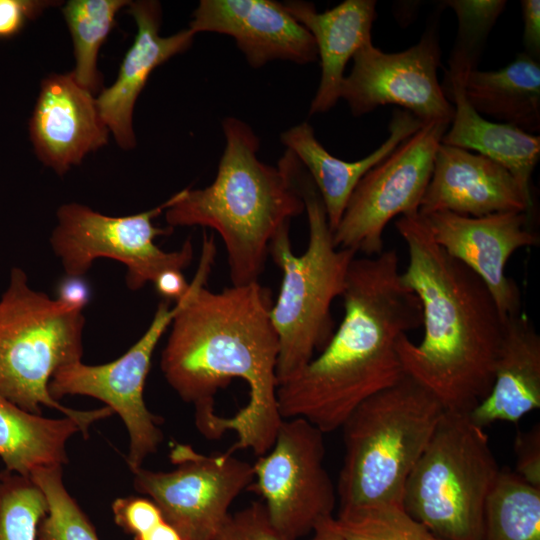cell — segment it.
I'll return each mask as SVG.
<instances>
[{
  "label": "cell",
  "mask_w": 540,
  "mask_h": 540,
  "mask_svg": "<svg viewBox=\"0 0 540 540\" xmlns=\"http://www.w3.org/2000/svg\"><path fill=\"white\" fill-rule=\"evenodd\" d=\"M293 177L304 202L309 238L305 252L295 255L287 223L269 246V255L282 272L279 295L270 310L279 341L278 385L301 370L330 341L335 331L331 306L341 297L349 267L357 256L353 250L335 246L322 199L297 158Z\"/></svg>",
  "instance_id": "6"
},
{
  "label": "cell",
  "mask_w": 540,
  "mask_h": 540,
  "mask_svg": "<svg viewBox=\"0 0 540 540\" xmlns=\"http://www.w3.org/2000/svg\"><path fill=\"white\" fill-rule=\"evenodd\" d=\"M172 197L144 212L127 216H109L87 205L70 202L56 212V224L49 242L53 253L69 276H84L99 258H109L125 265L126 284L139 290L164 270H183L194 256L188 238L178 250L167 252L155 239L170 234L173 228H161L153 219L164 212Z\"/></svg>",
  "instance_id": "9"
},
{
  "label": "cell",
  "mask_w": 540,
  "mask_h": 540,
  "mask_svg": "<svg viewBox=\"0 0 540 540\" xmlns=\"http://www.w3.org/2000/svg\"><path fill=\"white\" fill-rule=\"evenodd\" d=\"M464 80L444 79L442 86L454 106V116L441 143L473 150L505 167L531 195L530 181L540 157V137L506 124L485 119L468 103Z\"/></svg>",
  "instance_id": "23"
},
{
  "label": "cell",
  "mask_w": 540,
  "mask_h": 540,
  "mask_svg": "<svg viewBox=\"0 0 540 540\" xmlns=\"http://www.w3.org/2000/svg\"><path fill=\"white\" fill-rule=\"evenodd\" d=\"M450 123H425L361 178L333 231L337 248L367 257L384 251L387 224L397 215L418 213L437 148Z\"/></svg>",
  "instance_id": "11"
},
{
  "label": "cell",
  "mask_w": 540,
  "mask_h": 540,
  "mask_svg": "<svg viewBox=\"0 0 540 540\" xmlns=\"http://www.w3.org/2000/svg\"><path fill=\"white\" fill-rule=\"evenodd\" d=\"M540 408V336L524 313L509 317L488 395L468 414L485 428Z\"/></svg>",
  "instance_id": "22"
},
{
  "label": "cell",
  "mask_w": 540,
  "mask_h": 540,
  "mask_svg": "<svg viewBox=\"0 0 540 540\" xmlns=\"http://www.w3.org/2000/svg\"><path fill=\"white\" fill-rule=\"evenodd\" d=\"M177 310L176 302L171 306L170 301H161L147 330L122 356L100 365L82 361L66 365L49 382L50 394L57 401L67 395L89 396L120 416L129 435L126 462L132 473L163 441L161 418L147 408L143 393L153 353Z\"/></svg>",
  "instance_id": "13"
},
{
  "label": "cell",
  "mask_w": 540,
  "mask_h": 540,
  "mask_svg": "<svg viewBox=\"0 0 540 540\" xmlns=\"http://www.w3.org/2000/svg\"><path fill=\"white\" fill-rule=\"evenodd\" d=\"M58 301L81 310H84L91 299V290L84 276L66 275L57 287Z\"/></svg>",
  "instance_id": "37"
},
{
  "label": "cell",
  "mask_w": 540,
  "mask_h": 540,
  "mask_svg": "<svg viewBox=\"0 0 540 540\" xmlns=\"http://www.w3.org/2000/svg\"><path fill=\"white\" fill-rule=\"evenodd\" d=\"M28 131L37 159L59 176L104 147L111 136L94 93L71 72L42 80Z\"/></svg>",
  "instance_id": "16"
},
{
  "label": "cell",
  "mask_w": 540,
  "mask_h": 540,
  "mask_svg": "<svg viewBox=\"0 0 540 540\" xmlns=\"http://www.w3.org/2000/svg\"><path fill=\"white\" fill-rule=\"evenodd\" d=\"M170 471L133 472L137 492L159 507L183 540H214L233 501L254 480L253 465L230 452L202 454L175 443Z\"/></svg>",
  "instance_id": "12"
},
{
  "label": "cell",
  "mask_w": 540,
  "mask_h": 540,
  "mask_svg": "<svg viewBox=\"0 0 540 540\" xmlns=\"http://www.w3.org/2000/svg\"><path fill=\"white\" fill-rule=\"evenodd\" d=\"M89 428L77 419L46 418L28 412L0 394V458L6 471L30 477L36 470L68 463L66 446Z\"/></svg>",
  "instance_id": "24"
},
{
  "label": "cell",
  "mask_w": 540,
  "mask_h": 540,
  "mask_svg": "<svg viewBox=\"0 0 540 540\" xmlns=\"http://www.w3.org/2000/svg\"><path fill=\"white\" fill-rule=\"evenodd\" d=\"M419 216L433 240L484 282L504 319L521 312L520 290L506 275V265L518 249L539 244V235L528 226L529 213L472 217L441 211Z\"/></svg>",
  "instance_id": "15"
},
{
  "label": "cell",
  "mask_w": 540,
  "mask_h": 540,
  "mask_svg": "<svg viewBox=\"0 0 540 540\" xmlns=\"http://www.w3.org/2000/svg\"><path fill=\"white\" fill-rule=\"evenodd\" d=\"M156 292L165 300L177 302L188 291L189 283L181 270L168 269L162 271L153 281Z\"/></svg>",
  "instance_id": "38"
},
{
  "label": "cell",
  "mask_w": 540,
  "mask_h": 540,
  "mask_svg": "<svg viewBox=\"0 0 540 540\" xmlns=\"http://www.w3.org/2000/svg\"><path fill=\"white\" fill-rule=\"evenodd\" d=\"M312 533L310 540H345L337 530L333 516L321 520Z\"/></svg>",
  "instance_id": "40"
},
{
  "label": "cell",
  "mask_w": 540,
  "mask_h": 540,
  "mask_svg": "<svg viewBox=\"0 0 540 540\" xmlns=\"http://www.w3.org/2000/svg\"><path fill=\"white\" fill-rule=\"evenodd\" d=\"M48 502L31 477L0 475V540H37Z\"/></svg>",
  "instance_id": "30"
},
{
  "label": "cell",
  "mask_w": 540,
  "mask_h": 540,
  "mask_svg": "<svg viewBox=\"0 0 540 540\" xmlns=\"http://www.w3.org/2000/svg\"><path fill=\"white\" fill-rule=\"evenodd\" d=\"M30 477L48 502L37 540H99L93 524L67 491L62 467L41 468Z\"/></svg>",
  "instance_id": "29"
},
{
  "label": "cell",
  "mask_w": 540,
  "mask_h": 540,
  "mask_svg": "<svg viewBox=\"0 0 540 540\" xmlns=\"http://www.w3.org/2000/svg\"><path fill=\"white\" fill-rule=\"evenodd\" d=\"M130 0H69L62 7L64 20L70 32L76 81L95 93L101 84L98 54L110 34L117 14L130 4Z\"/></svg>",
  "instance_id": "27"
},
{
  "label": "cell",
  "mask_w": 540,
  "mask_h": 540,
  "mask_svg": "<svg viewBox=\"0 0 540 540\" xmlns=\"http://www.w3.org/2000/svg\"><path fill=\"white\" fill-rule=\"evenodd\" d=\"M134 540H183L179 533L165 520Z\"/></svg>",
  "instance_id": "39"
},
{
  "label": "cell",
  "mask_w": 540,
  "mask_h": 540,
  "mask_svg": "<svg viewBox=\"0 0 540 540\" xmlns=\"http://www.w3.org/2000/svg\"><path fill=\"white\" fill-rule=\"evenodd\" d=\"M457 17L458 28L445 79H464L477 69L489 33L506 6L503 0H448L443 2Z\"/></svg>",
  "instance_id": "28"
},
{
  "label": "cell",
  "mask_w": 540,
  "mask_h": 540,
  "mask_svg": "<svg viewBox=\"0 0 540 540\" xmlns=\"http://www.w3.org/2000/svg\"><path fill=\"white\" fill-rule=\"evenodd\" d=\"M188 28L233 37L254 69L274 60L308 64L318 59L310 32L273 0H201Z\"/></svg>",
  "instance_id": "17"
},
{
  "label": "cell",
  "mask_w": 540,
  "mask_h": 540,
  "mask_svg": "<svg viewBox=\"0 0 540 540\" xmlns=\"http://www.w3.org/2000/svg\"><path fill=\"white\" fill-rule=\"evenodd\" d=\"M524 22L523 43L525 54L539 61L540 59V1L522 0Z\"/></svg>",
  "instance_id": "36"
},
{
  "label": "cell",
  "mask_w": 540,
  "mask_h": 540,
  "mask_svg": "<svg viewBox=\"0 0 540 540\" xmlns=\"http://www.w3.org/2000/svg\"><path fill=\"white\" fill-rule=\"evenodd\" d=\"M283 5L314 38L321 78L309 115L325 113L340 99L347 62L359 48L371 42L376 1L345 0L324 12H318L313 3L306 1L291 0Z\"/></svg>",
  "instance_id": "20"
},
{
  "label": "cell",
  "mask_w": 540,
  "mask_h": 540,
  "mask_svg": "<svg viewBox=\"0 0 540 540\" xmlns=\"http://www.w3.org/2000/svg\"><path fill=\"white\" fill-rule=\"evenodd\" d=\"M516 471L527 483L540 488V429L539 424L519 432L515 440Z\"/></svg>",
  "instance_id": "35"
},
{
  "label": "cell",
  "mask_w": 540,
  "mask_h": 540,
  "mask_svg": "<svg viewBox=\"0 0 540 540\" xmlns=\"http://www.w3.org/2000/svg\"><path fill=\"white\" fill-rule=\"evenodd\" d=\"M424 124L412 113L394 109L386 140L372 153L353 162L331 155L316 139L312 126L307 122L282 132L280 140L297 157L315 184L333 232L361 178Z\"/></svg>",
  "instance_id": "21"
},
{
  "label": "cell",
  "mask_w": 540,
  "mask_h": 540,
  "mask_svg": "<svg viewBox=\"0 0 540 540\" xmlns=\"http://www.w3.org/2000/svg\"><path fill=\"white\" fill-rule=\"evenodd\" d=\"M115 523L134 537L146 533L164 521L159 507L148 497L128 496L112 504Z\"/></svg>",
  "instance_id": "33"
},
{
  "label": "cell",
  "mask_w": 540,
  "mask_h": 540,
  "mask_svg": "<svg viewBox=\"0 0 540 540\" xmlns=\"http://www.w3.org/2000/svg\"><path fill=\"white\" fill-rule=\"evenodd\" d=\"M334 519L345 540H442L399 505L382 504L338 512Z\"/></svg>",
  "instance_id": "31"
},
{
  "label": "cell",
  "mask_w": 540,
  "mask_h": 540,
  "mask_svg": "<svg viewBox=\"0 0 540 540\" xmlns=\"http://www.w3.org/2000/svg\"><path fill=\"white\" fill-rule=\"evenodd\" d=\"M406 243L403 283L419 299L424 335L397 342L404 373L430 390L447 412L469 414L489 393L507 319L484 282L448 255L418 213L395 223Z\"/></svg>",
  "instance_id": "3"
},
{
  "label": "cell",
  "mask_w": 540,
  "mask_h": 540,
  "mask_svg": "<svg viewBox=\"0 0 540 540\" xmlns=\"http://www.w3.org/2000/svg\"><path fill=\"white\" fill-rule=\"evenodd\" d=\"M324 433L302 417L283 419L272 448L253 465L248 490L262 498L284 540H298L333 516L337 493L324 467Z\"/></svg>",
  "instance_id": "10"
},
{
  "label": "cell",
  "mask_w": 540,
  "mask_h": 540,
  "mask_svg": "<svg viewBox=\"0 0 540 540\" xmlns=\"http://www.w3.org/2000/svg\"><path fill=\"white\" fill-rule=\"evenodd\" d=\"M127 12L137 27L134 41L122 59L115 81L96 97L110 135L123 150L136 146L134 108L150 75L172 57L187 51L196 35L186 28L162 36V10L158 1H131Z\"/></svg>",
  "instance_id": "19"
},
{
  "label": "cell",
  "mask_w": 540,
  "mask_h": 540,
  "mask_svg": "<svg viewBox=\"0 0 540 540\" xmlns=\"http://www.w3.org/2000/svg\"><path fill=\"white\" fill-rule=\"evenodd\" d=\"M217 254L213 235L203 233L196 273L161 354L164 378L195 407L204 437L234 431L228 450L256 456L273 446L283 421L277 402L279 341L270 319L272 292L258 281L213 292L206 288Z\"/></svg>",
  "instance_id": "1"
},
{
  "label": "cell",
  "mask_w": 540,
  "mask_h": 540,
  "mask_svg": "<svg viewBox=\"0 0 540 540\" xmlns=\"http://www.w3.org/2000/svg\"><path fill=\"white\" fill-rule=\"evenodd\" d=\"M500 471L484 428L445 411L405 482L402 508L442 540H480Z\"/></svg>",
  "instance_id": "8"
},
{
  "label": "cell",
  "mask_w": 540,
  "mask_h": 540,
  "mask_svg": "<svg viewBox=\"0 0 540 540\" xmlns=\"http://www.w3.org/2000/svg\"><path fill=\"white\" fill-rule=\"evenodd\" d=\"M532 205V196L505 167L479 153L440 143L418 214L448 211L480 217L529 213Z\"/></svg>",
  "instance_id": "18"
},
{
  "label": "cell",
  "mask_w": 540,
  "mask_h": 540,
  "mask_svg": "<svg viewBox=\"0 0 540 540\" xmlns=\"http://www.w3.org/2000/svg\"><path fill=\"white\" fill-rule=\"evenodd\" d=\"M226 144L214 181L183 189L164 211L169 227L201 226L215 230L227 252L233 286L257 282L269 246L280 228L305 212L293 177L294 154L285 150L277 166L257 157L259 139L236 117L222 121Z\"/></svg>",
  "instance_id": "4"
},
{
  "label": "cell",
  "mask_w": 540,
  "mask_h": 540,
  "mask_svg": "<svg viewBox=\"0 0 540 540\" xmlns=\"http://www.w3.org/2000/svg\"><path fill=\"white\" fill-rule=\"evenodd\" d=\"M463 90L480 115L535 134L540 129V62L518 53L507 66L493 71H471Z\"/></svg>",
  "instance_id": "25"
},
{
  "label": "cell",
  "mask_w": 540,
  "mask_h": 540,
  "mask_svg": "<svg viewBox=\"0 0 540 540\" xmlns=\"http://www.w3.org/2000/svg\"><path fill=\"white\" fill-rule=\"evenodd\" d=\"M480 540H540V488L501 469L486 504Z\"/></svg>",
  "instance_id": "26"
},
{
  "label": "cell",
  "mask_w": 540,
  "mask_h": 540,
  "mask_svg": "<svg viewBox=\"0 0 540 540\" xmlns=\"http://www.w3.org/2000/svg\"><path fill=\"white\" fill-rule=\"evenodd\" d=\"M444 412L437 397L406 374L362 402L341 427L338 512L402 506L405 482Z\"/></svg>",
  "instance_id": "5"
},
{
  "label": "cell",
  "mask_w": 540,
  "mask_h": 540,
  "mask_svg": "<svg viewBox=\"0 0 540 540\" xmlns=\"http://www.w3.org/2000/svg\"><path fill=\"white\" fill-rule=\"evenodd\" d=\"M59 3L53 0H0V39L18 35L29 21Z\"/></svg>",
  "instance_id": "34"
},
{
  "label": "cell",
  "mask_w": 540,
  "mask_h": 540,
  "mask_svg": "<svg viewBox=\"0 0 540 540\" xmlns=\"http://www.w3.org/2000/svg\"><path fill=\"white\" fill-rule=\"evenodd\" d=\"M341 297L344 315L326 347L277 388L282 419L302 417L324 434L405 375L397 342L422 326L419 299L403 283L394 249L356 256Z\"/></svg>",
  "instance_id": "2"
},
{
  "label": "cell",
  "mask_w": 540,
  "mask_h": 540,
  "mask_svg": "<svg viewBox=\"0 0 540 540\" xmlns=\"http://www.w3.org/2000/svg\"><path fill=\"white\" fill-rule=\"evenodd\" d=\"M84 327L83 310L33 289L27 274L12 268L0 298V394L28 412L48 407L88 428L113 415L107 406L66 407L49 391L57 370L82 361Z\"/></svg>",
  "instance_id": "7"
},
{
  "label": "cell",
  "mask_w": 540,
  "mask_h": 540,
  "mask_svg": "<svg viewBox=\"0 0 540 540\" xmlns=\"http://www.w3.org/2000/svg\"><path fill=\"white\" fill-rule=\"evenodd\" d=\"M353 67L341 85L343 98L353 116L393 104L423 122L452 121L454 106L437 78L441 49L436 24L420 41L396 53L383 52L371 42L352 57Z\"/></svg>",
  "instance_id": "14"
},
{
  "label": "cell",
  "mask_w": 540,
  "mask_h": 540,
  "mask_svg": "<svg viewBox=\"0 0 540 540\" xmlns=\"http://www.w3.org/2000/svg\"><path fill=\"white\" fill-rule=\"evenodd\" d=\"M214 540H284L271 525L262 501L230 513Z\"/></svg>",
  "instance_id": "32"
}]
</instances>
